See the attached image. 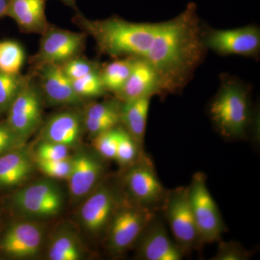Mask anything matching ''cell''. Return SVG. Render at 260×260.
<instances>
[{
	"mask_svg": "<svg viewBox=\"0 0 260 260\" xmlns=\"http://www.w3.org/2000/svg\"><path fill=\"white\" fill-rule=\"evenodd\" d=\"M203 28L194 3L172 20L143 23L135 57L153 67L162 95L180 93L204 60Z\"/></svg>",
	"mask_w": 260,
	"mask_h": 260,
	"instance_id": "cell-1",
	"label": "cell"
},
{
	"mask_svg": "<svg viewBox=\"0 0 260 260\" xmlns=\"http://www.w3.org/2000/svg\"><path fill=\"white\" fill-rule=\"evenodd\" d=\"M251 106L246 84L234 77H226L210 103V119L222 136L239 139L245 136L250 126Z\"/></svg>",
	"mask_w": 260,
	"mask_h": 260,
	"instance_id": "cell-2",
	"label": "cell"
},
{
	"mask_svg": "<svg viewBox=\"0 0 260 260\" xmlns=\"http://www.w3.org/2000/svg\"><path fill=\"white\" fill-rule=\"evenodd\" d=\"M160 210L174 242L184 254L202 245L189 200L188 186L167 190Z\"/></svg>",
	"mask_w": 260,
	"mask_h": 260,
	"instance_id": "cell-3",
	"label": "cell"
},
{
	"mask_svg": "<svg viewBox=\"0 0 260 260\" xmlns=\"http://www.w3.org/2000/svg\"><path fill=\"white\" fill-rule=\"evenodd\" d=\"M44 100L37 78L29 70L20 91L8 111L6 122L25 140L41 126Z\"/></svg>",
	"mask_w": 260,
	"mask_h": 260,
	"instance_id": "cell-4",
	"label": "cell"
},
{
	"mask_svg": "<svg viewBox=\"0 0 260 260\" xmlns=\"http://www.w3.org/2000/svg\"><path fill=\"white\" fill-rule=\"evenodd\" d=\"M41 37L39 50L29 59L32 70L45 64H61L82 55L88 35L83 31H71L49 23Z\"/></svg>",
	"mask_w": 260,
	"mask_h": 260,
	"instance_id": "cell-5",
	"label": "cell"
},
{
	"mask_svg": "<svg viewBox=\"0 0 260 260\" xmlns=\"http://www.w3.org/2000/svg\"><path fill=\"white\" fill-rule=\"evenodd\" d=\"M206 179L203 172L195 173L188 186L191 210L202 244L218 242L226 229L218 205L207 186Z\"/></svg>",
	"mask_w": 260,
	"mask_h": 260,
	"instance_id": "cell-6",
	"label": "cell"
},
{
	"mask_svg": "<svg viewBox=\"0 0 260 260\" xmlns=\"http://www.w3.org/2000/svg\"><path fill=\"white\" fill-rule=\"evenodd\" d=\"M155 215L156 210L133 203L117 208L109 224V249L115 254L128 250L138 242L145 228Z\"/></svg>",
	"mask_w": 260,
	"mask_h": 260,
	"instance_id": "cell-7",
	"label": "cell"
},
{
	"mask_svg": "<svg viewBox=\"0 0 260 260\" xmlns=\"http://www.w3.org/2000/svg\"><path fill=\"white\" fill-rule=\"evenodd\" d=\"M125 184L133 204L154 210H160L167 190L162 185L151 159L141 153L127 167Z\"/></svg>",
	"mask_w": 260,
	"mask_h": 260,
	"instance_id": "cell-8",
	"label": "cell"
},
{
	"mask_svg": "<svg viewBox=\"0 0 260 260\" xmlns=\"http://www.w3.org/2000/svg\"><path fill=\"white\" fill-rule=\"evenodd\" d=\"M203 42L207 50L210 49L220 55L257 59L260 53V29L256 25L229 30L203 27Z\"/></svg>",
	"mask_w": 260,
	"mask_h": 260,
	"instance_id": "cell-9",
	"label": "cell"
},
{
	"mask_svg": "<svg viewBox=\"0 0 260 260\" xmlns=\"http://www.w3.org/2000/svg\"><path fill=\"white\" fill-rule=\"evenodd\" d=\"M13 200L22 213L40 218L57 215L63 206L60 189L49 181H41L26 186L15 194Z\"/></svg>",
	"mask_w": 260,
	"mask_h": 260,
	"instance_id": "cell-10",
	"label": "cell"
},
{
	"mask_svg": "<svg viewBox=\"0 0 260 260\" xmlns=\"http://www.w3.org/2000/svg\"><path fill=\"white\" fill-rule=\"evenodd\" d=\"M37 78L44 102L51 106H78L83 102L75 93L71 80L60 64L43 65L30 69Z\"/></svg>",
	"mask_w": 260,
	"mask_h": 260,
	"instance_id": "cell-11",
	"label": "cell"
},
{
	"mask_svg": "<svg viewBox=\"0 0 260 260\" xmlns=\"http://www.w3.org/2000/svg\"><path fill=\"white\" fill-rule=\"evenodd\" d=\"M138 254L140 259L181 260L184 253L173 241L165 224L154 217L138 241Z\"/></svg>",
	"mask_w": 260,
	"mask_h": 260,
	"instance_id": "cell-12",
	"label": "cell"
},
{
	"mask_svg": "<svg viewBox=\"0 0 260 260\" xmlns=\"http://www.w3.org/2000/svg\"><path fill=\"white\" fill-rule=\"evenodd\" d=\"M44 239L42 228L30 222L13 224L5 233L0 248L5 254L16 258L31 257L40 251Z\"/></svg>",
	"mask_w": 260,
	"mask_h": 260,
	"instance_id": "cell-13",
	"label": "cell"
},
{
	"mask_svg": "<svg viewBox=\"0 0 260 260\" xmlns=\"http://www.w3.org/2000/svg\"><path fill=\"white\" fill-rule=\"evenodd\" d=\"M116 205V197L112 189L107 186L98 189L80 208V220L84 228L93 234L102 232L117 209Z\"/></svg>",
	"mask_w": 260,
	"mask_h": 260,
	"instance_id": "cell-14",
	"label": "cell"
},
{
	"mask_svg": "<svg viewBox=\"0 0 260 260\" xmlns=\"http://www.w3.org/2000/svg\"><path fill=\"white\" fill-rule=\"evenodd\" d=\"M83 129V114L74 109L61 111L53 114L46 121L41 138L42 141L71 147L79 142Z\"/></svg>",
	"mask_w": 260,
	"mask_h": 260,
	"instance_id": "cell-15",
	"label": "cell"
},
{
	"mask_svg": "<svg viewBox=\"0 0 260 260\" xmlns=\"http://www.w3.org/2000/svg\"><path fill=\"white\" fill-rule=\"evenodd\" d=\"M115 95L121 102L154 95H162L158 74L148 61L135 57L129 78Z\"/></svg>",
	"mask_w": 260,
	"mask_h": 260,
	"instance_id": "cell-16",
	"label": "cell"
},
{
	"mask_svg": "<svg viewBox=\"0 0 260 260\" xmlns=\"http://www.w3.org/2000/svg\"><path fill=\"white\" fill-rule=\"evenodd\" d=\"M47 0H10L6 17L15 20L20 31L42 35L49 26L46 16Z\"/></svg>",
	"mask_w": 260,
	"mask_h": 260,
	"instance_id": "cell-17",
	"label": "cell"
},
{
	"mask_svg": "<svg viewBox=\"0 0 260 260\" xmlns=\"http://www.w3.org/2000/svg\"><path fill=\"white\" fill-rule=\"evenodd\" d=\"M73 167L68 177L70 193L75 198L86 196L96 185L104 172L98 159L86 153H80L72 158Z\"/></svg>",
	"mask_w": 260,
	"mask_h": 260,
	"instance_id": "cell-18",
	"label": "cell"
},
{
	"mask_svg": "<svg viewBox=\"0 0 260 260\" xmlns=\"http://www.w3.org/2000/svg\"><path fill=\"white\" fill-rule=\"evenodd\" d=\"M151 97L121 102V124L140 148L144 143Z\"/></svg>",
	"mask_w": 260,
	"mask_h": 260,
	"instance_id": "cell-19",
	"label": "cell"
},
{
	"mask_svg": "<svg viewBox=\"0 0 260 260\" xmlns=\"http://www.w3.org/2000/svg\"><path fill=\"white\" fill-rule=\"evenodd\" d=\"M28 154L18 148L0 156V186L17 185L25 180L31 172Z\"/></svg>",
	"mask_w": 260,
	"mask_h": 260,
	"instance_id": "cell-20",
	"label": "cell"
},
{
	"mask_svg": "<svg viewBox=\"0 0 260 260\" xmlns=\"http://www.w3.org/2000/svg\"><path fill=\"white\" fill-rule=\"evenodd\" d=\"M135 57L117 58L104 65H101L100 76L107 92L116 94L120 91L129 78Z\"/></svg>",
	"mask_w": 260,
	"mask_h": 260,
	"instance_id": "cell-21",
	"label": "cell"
},
{
	"mask_svg": "<svg viewBox=\"0 0 260 260\" xmlns=\"http://www.w3.org/2000/svg\"><path fill=\"white\" fill-rule=\"evenodd\" d=\"M25 60V51L20 43L14 40L0 41V71L20 74Z\"/></svg>",
	"mask_w": 260,
	"mask_h": 260,
	"instance_id": "cell-22",
	"label": "cell"
},
{
	"mask_svg": "<svg viewBox=\"0 0 260 260\" xmlns=\"http://www.w3.org/2000/svg\"><path fill=\"white\" fill-rule=\"evenodd\" d=\"M82 251L76 238L69 232H61L53 239L49 249L51 260H78Z\"/></svg>",
	"mask_w": 260,
	"mask_h": 260,
	"instance_id": "cell-23",
	"label": "cell"
},
{
	"mask_svg": "<svg viewBox=\"0 0 260 260\" xmlns=\"http://www.w3.org/2000/svg\"><path fill=\"white\" fill-rule=\"evenodd\" d=\"M117 136L115 160L121 167H129L139 158L141 148L122 126H117Z\"/></svg>",
	"mask_w": 260,
	"mask_h": 260,
	"instance_id": "cell-24",
	"label": "cell"
},
{
	"mask_svg": "<svg viewBox=\"0 0 260 260\" xmlns=\"http://www.w3.org/2000/svg\"><path fill=\"white\" fill-rule=\"evenodd\" d=\"M25 78V75H11L0 71V114L8 112Z\"/></svg>",
	"mask_w": 260,
	"mask_h": 260,
	"instance_id": "cell-25",
	"label": "cell"
},
{
	"mask_svg": "<svg viewBox=\"0 0 260 260\" xmlns=\"http://www.w3.org/2000/svg\"><path fill=\"white\" fill-rule=\"evenodd\" d=\"M99 72L100 70L85 75L79 79L71 80L75 93L82 100L102 97L107 93L101 79Z\"/></svg>",
	"mask_w": 260,
	"mask_h": 260,
	"instance_id": "cell-26",
	"label": "cell"
},
{
	"mask_svg": "<svg viewBox=\"0 0 260 260\" xmlns=\"http://www.w3.org/2000/svg\"><path fill=\"white\" fill-rule=\"evenodd\" d=\"M61 69L68 78L71 80L79 79L85 75L100 70L101 64L82 55L75 56L73 59L60 64Z\"/></svg>",
	"mask_w": 260,
	"mask_h": 260,
	"instance_id": "cell-27",
	"label": "cell"
},
{
	"mask_svg": "<svg viewBox=\"0 0 260 260\" xmlns=\"http://www.w3.org/2000/svg\"><path fill=\"white\" fill-rule=\"evenodd\" d=\"M117 126L93 137L94 148L103 158L109 160L116 159L118 140Z\"/></svg>",
	"mask_w": 260,
	"mask_h": 260,
	"instance_id": "cell-28",
	"label": "cell"
},
{
	"mask_svg": "<svg viewBox=\"0 0 260 260\" xmlns=\"http://www.w3.org/2000/svg\"><path fill=\"white\" fill-rule=\"evenodd\" d=\"M38 160V166L44 174L51 178L68 179L73 167L72 158L56 160Z\"/></svg>",
	"mask_w": 260,
	"mask_h": 260,
	"instance_id": "cell-29",
	"label": "cell"
},
{
	"mask_svg": "<svg viewBox=\"0 0 260 260\" xmlns=\"http://www.w3.org/2000/svg\"><path fill=\"white\" fill-rule=\"evenodd\" d=\"M249 251L246 250L239 243L220 242L213 260H246L251 257Z\"/></svg>",
	"mask_w": 260,
	"mask_h": 260,
	"instance_id": "cell-30",
	"label": "cell"
},
{
	"mask_svg": "<svg viewBox=\"0 0 260 260\" xmlns=\"http://www.w3.org/2000/svg\"><path fill=\"white\" fill-rule=\"evenodd\" d=\"M37 160H56L69 158V147L59 143L42 141L37 151Z\"/></svg>",
	"mask_w": 260,
	"mask_h": 260,
	"instance_id": "cell-31",
	"label": "cell"
},
{
	"mask_svg": "<svg viewBox=\"0 0 260 260\" xmlns=\"http://www.w3.org/2000/svg\"><path fill=\"white\" fill-rule=\"evenodd\" d=\"M25 140L10 127L6 121L0 123V156L22 146Z\"/></svg>",
	"mask_w": 260,
	"mask_h": 260,
	"instance_id": "cell-32",
	"label": "cell"
},
{
	"mask_svg": "<svg viewBox=\"0 0 260 260\" xmlns=\"http://www.w3.org/2000/svg\"><path fill=\"white\" fill-rule=\"evenodd\" d=\"M10 0H0V19L6 17Z\"/></svg>",
	"mask_w": 260,
	"mask_h": 260,
	"instance_id": "cell-33",
	"label": "cell"
},
{
	"mask_svg": "<svg viewBox=\"0 0 260 260\" xmlns=\"http://www.w3.org/2000/svg\"><path fill=\"white\" fill-rule=\"evenodd\" d=\"M66 6L69 7L70 8L75 10V13L79 11L78 10V5H77L76 0H59Z\"/></svg>",
	"mask_w": 260,
	"mask_h": 260,
	"instance_id": "cell-34",
	"label": "cell"
}]
</instances>
